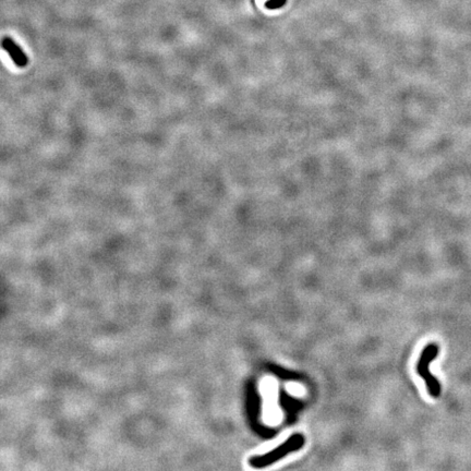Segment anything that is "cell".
<instances>
[{"label":"cell","instance_id":"3957f363","mask_svg":"<svg viewBox=\"0 0 471 471\" xmlns=\"http://www.w3.org/2000/svg\"><path fill=\"white\" fill-rule=\"evenodd\" d=\"M3 48L7 49V51L12 57L14 63L19 67H24L27 64V57L23 54V51L20 49V47L14 45V43L11 39L3 40Z\"/></svg>","mask_w":471,"mask_h":471},{"label":"cell","instance_id":"6da1fadb","mask_svg":"<svg viewBox=\"0 0 471 471\" xmlns=\"http://www.w3.org/2000/svg\"><path fill=\"white\" fill-rule=\"evenodd\" d=\"M304 442L305 440L302 434H292L289 439L286 440L284 443L280 444L278 447H276L273 451H269L266 454L261 456H254L250 458L249 463L251 466L254 468L267 467L269 465L279 461V459L289 455L290 453L301 450L304 445Z\"/></svg>","mask_w":471,"mask_h":471},{"label":"cell","instance_id":"7a4b0ae2","mask_svg":"<svg viewBox=\"0 0 471 471\" xmlns=\"http://www.w3.org/2000/svg\"><path fill=\"white\" fill-rule=\"evenodd\" d=\"M439 355V346L437 344H429L422 350L419 361L417 363V372L425 380L430 395L438 398L441 394V384L437 378L430 371V364Z\"/></svg>","mask_w":471,"mask_h":471}]
</instances>
